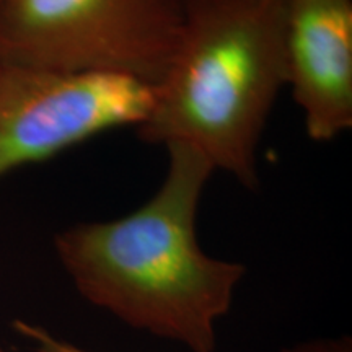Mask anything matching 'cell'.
<instances>
[{
	"label": "cell",
	"mask_w": 352,
	"mask_h": 352,
	"mask_svg": "<svg viewBox=\"0 0 352 352\" xmlns=\"http://www.w3.org/2000/svg\"><path fill=\"white\" fill-rule=\"evenodd\" d=\"M168 170L145 204L108 222L59 232L54 248L78 294L127 327L215 352L245 266L202 252L196 217L214 166L184 144L165 145Z\"/></svg>",
	"instance_id": "cell-1"
},
{
	"label": "cell",
	"mask_w": 352,
	"mask_h": 352,
	"mask_svg": "<svg viewBox=\"0 0 352 352\" xmlns=\"http://www.w3.org/2000/svg\"><path fill=\"white\" fill-rule=\"evenodd\" d=\"M285 0H188L178 43L151 113L135 127L148 144H184L248 189L258 145L287 83Z\"/></svg>",
	"instance_id": "cell-2"
},
{
	"label": "cell",
	"mask_w": 352,
	"mask_h": 352,
	"mask_svg": "<svg viewBox=\"0 0 352 352\" xmlns=\"http://www.w3.org/2000/svg\"><path fill=\"white\" fill-rule=\"evenodd\" d=\"M188 0H0V64L155 87Z\"/></svg>",
	"instance_id": "cell-3"
},
{
	"label": "cell",
	"mask_w": 352,
	"mask_h": 352,
	"mask_svg": "<svg viewBox=\"0 0 352 352\" xmlns=\"http://www.w3.org/2000/svg\"><path fill=\"white\" fill-rule=\"evenodd\" d=\"M153 87L109 74L0 64V178L151 113Z\"/></svg>",
	"instance_id": "cell-4"
},
{
	"label": "cell",
	"mask_w": 352,
	"mask_h": 352,
	"mask_svg": "<svg viewBox=\"0 0 352 352\" xmlns=\"http://www.w3.org/2000/svg\"><path fill=\"white\" fill-rule=\"evenodd\" d=\"M287 83L311 140L352 126V0H285Z\"/></svg>",
	"instance_id": "cell-5"
},
{
	"label": "cell",
	"mask_w": 352,
	"mask_h": 352,
	"mask_svg": "<svg viewBox=\"0 0 352 352\" xmlns=\"http://www.w3.org/2000/svg\"><path fill=\"white\" fill-rule=\"evenodd\" d=\"M15 331H19L21 336L33 342L36 352H90L82 349L72 342L63 341L51 334L47 329H44L38 324L26 323V321L16 320L13 323ZM279 352H352L349 338H340V340H316L297 344L289 349H283Z\"/></svg>",
	"instance_id": "cell-6"
},
{
	"label": "cell",
	"mask_w": 352,
	"mask_h": 352,
	"mask_svg": "<svg viewBox=\"0 0 352 352\" xmlns=\"http://www.w3.org/2000/svg\"><path fill=\"white\" fill-rule=\"evenodd\" d=\"M0 352H7L6 349H3V346H2V344H0Z\"/></svg>",
	"instance_id": "cell-7"
}]
</instances>
